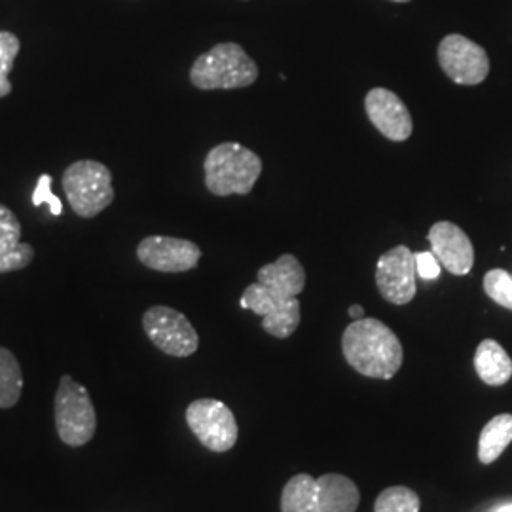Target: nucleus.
Returning <instances> with one entry per match:
<instances>
[{"mask_svg": "<svg viewBox=\"0 0 512 512\" xmlns=\"http://www.w3.org/2000/svg\"><path fill=\"white\" fill-rule=\"evenodd\" d=\"M342 351L351 368L366 378L391 380L403 366V346L385 323L363 317L344 330Z\"/></svg>", "mask_w": 512, "mask_h": 512, "instance_id": "f257e3e1", "label": "nucleus"}, {"mask_svg": "<svg viewBox=\"0 0 512 512\" xmlns=\"http://www.w3.org/2000/svg\"><path fill=\"white\" fill-rule=\"evenodd\" d=\"M205 186L211 194L247 196L255 188L262 173V160L251 148L239 143H222L207 154L205 162Z\"/></svg>", "mask_w": 512, "mask_h": 512, "instance_id": "f03ea898", "label": "nucleus"}, {"mask_svg": "<svg viewBox=\"0 0 512 512\" xmlns=\"http://www.w3.org/2000/svg\"><path fill=\"white\" fill-rule=\"evenodd\" d=\"M258 67L236 42H222L200 55L192 69L190 82L198 90H239L253 86Z\"/></svg>", "mask_w": 512, "mask_h": 512, "instance_id": "7ed1b4c3", "label": "nucleus"}, {"mask_svg": "<svg viewBox=\"0 0 512 512\" xmlns=\"http://www.w3.org/2000/svg\"><path fill=\"white\" fill-rule=\"evenodd\" d=\"M63 190L74 213L82 219L99 215L114 200L109 167L93 160H80L69 165L63 173Z\"/></svg>", "mask_w": 512, "mask_h": 512, "instance_id": "20e7f679", "label": "nucleus"}, {"mask_svg": "<svg viewBox=\"0 0 512 512\" xmlns=\"http://www.w3.org/2000/svg\"><path fill=\"white\" fill-rule=\"evenodd\" d=\"M55 427L59 439L74 448L88 444L97 429L90 393L71 376L61 378L55 393Z\"/></svg>", "mask_w": 512, "mask_h": 512, "instance_id": "39448f33", "label": "nucleus"}, {"mask_svg": "<svg viewBox=\"0 0 512 512\" xmlns=\"http://www.w3.org/2000/svg\"><path fill=\"white\" fill-rule=\"evenodd\" d=\"M186 423L211 452H228L238 442L239 427L234 412L215 399H200L190 404L186 408Z\"/></svg>", "mask_w": 512, "mask_h": 512, "instance_id": "423d86ee", "label": "nucleus"}, {"mask_svg": "<svg viewBox=\"0 0 512 512\" xmlns=\"http://www.w3.org/2000/svg\"><path fill=\"white\" fill-rule=\"evenodd\" d=\"M239 304L241 308L260 315L262 329L279 340L293 336L302 319L300 300L296 296L275 293L258 281L245 289Z\"/></svg>", "mask_w": 512, "mask_h": 512, "instance_id": "0eeeda50", "label": "nucleus"}, {"mask_svg": "<svg viewBox=\"0 0 512 512\" xmlns=\"http://www.w3.org/2000/svg\"><path fill=\"white\" fill-rule=\"evenodd\" d=\"M150 342L171 357H190L200 348V336L181 311L154 306L143 317Z\"/></svg>", "mask_w": 512, "mask_h": 512, "instance_id": "6e6552de", "label": "nucleus"}, {"mask_svg": "<svg viewBox=\"0 0 512 512\" xmlns=\"http://www.w3.org/2000/svg\"><path fill=\"white\" fill-rule=\"evenodd\" d=\"M437 55L440 69L459 86H478L490 74V57L486 50L458 33L440 40Z\"/></svg>", "mask_w": 512, "mask_h": 512, "instance_id": "1a4fd4ad", "label": "nucleus"}, {"mask_svg": "<svg viewBox=\"0 0 512 512\" xmlns=\"http://www.w3.org/2000/svg\"><path fill=\"white\" fill-rule=\"evenodd\" d=\"M416 258L406 245H397L380 256L376 266L378 291L389 304L404 306L414 300L416 287Z\"/></svg>", "mask_w": 512, "mask_h": 512, "instance_id": "9d476101", "label": "nucleus"}, {"mask_svg": "<svg viewBox=\"0 0 512 512\" xmlns=\"http://www.w3.org/2000/svg\"><path fill=\"white\" fill-rule=\"evenodd\" d=\"M137 258L154 272L181 274L198 266L202 249L188 239L150 236L139 243Z\"/></svg>", "mask_w": 512, "mask_h": 512, "instance_id": "9b49d317", "label": "nucleus"}, {"mask_svg": "<svg viewBox=\"0 0 512 512\" xmlns=\"http://www.w3.org/2000/svg\"><path fill=\"white\" fill-rule=\"evenodd\" d=\"M365 109L368 120L385 139L403 143L412 137V114L397 93L385 88H374L366 93Z\"/></svg>", "mask_w": 512, "mask_h": 512, "instance_id": "f8f14e48", "label": "nucleus"}, {"mask_svg": "<svg viewBox=\"0 0 512 512\" xmlns=\"http://www.w3.org/2000/svg\"><path fill=\"white\" fill-rule=\"evenodd\" d=\"M427 239L431 251L439 258L440 266L450 274L467 275L475 266V247L458 224L440 220L431 226Z\"/></svg>", "mask_w": 512, "mask_h": 512, "instance_id": "ddd939ff", "label": "nucleus"}, {"mask_svg": "<svg viewBox=\"0 0 512 512\" xmlns=\"http://www.w3.org/2000/svg\"><path fill=\"white\" fill-rule=\"evenodd\" d=\"M35 249L21 243V224L16 215L0 203V274L18 272L31 264Z\"/></svg>", "mask_w": 512, "mask_h": 512, "instance_id": "4468645a", "label": "nucleus"}, {"mask_svg": "<svg viewBox=\"0 0 512 512\" xmlns=\"http://www.w3.org/2000/svg\"><path fill=\"white\" fill-rule=\"evenodd\" d=\"M256 281L275 293L298 296L306 289V270L296 256L281 255L258 270Z\"/></svg>", "mask_w": 512, "mask_h": 512, "instance_id": "2eb2a0df", "label": "nucleus"}, {"mask_svg": "<svg viewBox=\"0 0 512 512\" xmlns=\"http://www.w3.org/2000/svg\"><path fill=\"white\" fill-rule=\"evenodd\" d=\"M319 484V512H355L361 501L359 488L344 475H325Z\"/></svg>", "mask_w": 512, "mask_h": 512, "instance_id": "dca6fc26", "label": "nucleus"}, {"mask_svg": "<svg viewBox=\"0 0 512 512\" xmlns=\"http://www.w3.org/2000/svg\"><path fill=\"white\" fill-rule=\"evenodd\" d=\"M475 370L484 384L499 387L512 378V359L495 340H482L476 348Z\"/></svg>", "mask_w": 512, "mask_h": 512, "instance_id": "f3484780", "label": "nucleus"}, {"mask_svg": "<svg viewBox=\"0 0 512 512\" xmlns=\"http://www.w3.org/2000/svg\"><path fill=\"white\" fill-rule=\"evenodd\" d=\"M512 442V414H499L488 421L478 439V459L484 465L494 463Z\"/></svg>", "mask_w": 512, "mask_h": 512, "instance_id": "a211bd4d", "label": "nucleus"}, {"mask_svg": "<svg viewBox=\"0 0 512 512\" xmlns=\"http://www.w3.org/2000/svg\"><path fill=\"white\" fill-rule=\"evenodd\" d=\"M281 512H319V484L310 475H296L285 484Z\"/></svg>", "mask_w": 512, "mask_h": 512, "instance_id": "6ab92c4d", "label": "nucleus"}, {"mask_svg": "<svg viewBox=\"0 0 512 512\" xmlns=\"http://www.w3.org/2000/svg\"><path fill=\"white\" fill-rule=\"evenodd\" d=\"M23 391V372L12 351L0 348V408H12Z\"/></svg>", "mask_w": 512, "mask_h": 512, "instance_id": "aec40b11", "label": "nucleus"}, {"mask_svg": "<svg viewBox=\"0 0 512 512\" xmlns=\"http://www.w3.org/2000/svg\"><path fill=\"white\" fill-rule=\"evenodd\" d=\"M420 495L406 486H391L376 497L374 512H420Z\"/></svg>", "mask_w": 512, "mask_h": 512, "instance_id": "412c9836", "label": "nucleus"}, {"mask_svg": "<svg viewBox=\"0 0 512 512\" xmlns=\"http://www.w3.org/2000/svg\"><path fill=\"white\" fill-rule=\"evenodd\" d=\"M19 54V40L14 33L0 31V97L12 92L8 74L12 73Z\"/></svg>", "mask_w": 512, "mask_h": 512, "instance_id": "4be33fe9", "label": "nucleus"}, {"mask_svg": "<svg viewBox=\"0 0 512 512\" xmlns=\"http://www.w3.org/2000/svg\"><path fill=\"white\" fill-rule=\"evenodd\" d=\"M484 293L488 294L495 304L512 311V275L505 270H490L484 275Z\"/></svg>", "mask_w": 512, "mask_h": 512, "instance_id": "5701e85b", "label": "nucleus"}, {"mask_svg": "<svg viewBox=\"0 0 512 512\" xmlns=\"http://www.w3.org/2000/svg\"><path fill=\"white\" fill-rule=\"evenodd\" d=\"M42 203H48L50 205V213L54 217H59L63 213V203L55 196L52 192V177L50 175H40L38 179L37 188L33 192V205H42Z\"/></svg>", "mask_w": 512, "mask_h": 512, "instance_id": "b1692460", "label": "nucleus"}, {"mask_svg": "<svg viewBox=\"0 0 512 512\" xmlns=\"http://www.w3.org/2000/svg\"><path fill=\"white\" fill-rule=\"evenodd\" d=\"M414 258H416V274L420 275L421 279L433 281L439 277L442 266L433 251L418 253V255H414Z\"/></svg>", "mask_w": 512, "mask_h": 512, "instance_id": "393cba45", "label": "nucleus"}, {"mask_svg": "<svg viewBox=\"0 0 512 512\" xmlns=\"http://www.w3.org/2000/svg\"><path fill=\"white\" fill-rule=\"evenodd\" d=\"M349 317H353V319H355V321H357V319H363V315H365V310H363V306H351V308H349Z\"/></svg>", "mask_w": 512, "mask_h": 512, "instance_id": "a878e982", "label": "nucleus"}, {"mask_svg": "<svg viewBox=\"0 0 512 512\" xmlns=\"http://www.w3.org/2000/svg\"><path fill=\"white\" fill-rule=\"evenodd\" d=\"M497 512H512V505H505V507H501Z\"/></svg>", "mask_w": 512, "mask_h": 512, "instance_id": "bb28decb", "label": "nucleus"}, {"mask_svg": "<svg viewBox=\"0 0 512 512\" xmlns=\"http://www.w3.org/2000/svg\"><path fill=\"white\" fill-rule=\"evenodd\" d=\"M393 2H410V0H393Z\"/></svg>", "mask_w": 512, "mask_h": 512, "instance_id": "cd10ccee", "label": "nucleus"}]
</instances>
